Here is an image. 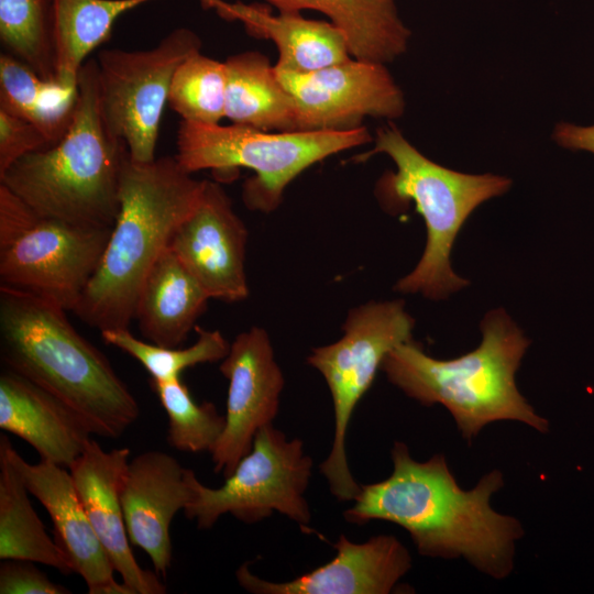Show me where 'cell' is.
<instances>
[{
  "mask_svg": "<svg viewBox=\"0 0 594 594\" xmlns=\"http://www.w3.org/2000/svg\"><path fill=\"white\" fill-rule=\"evenodd\" d=\"M279 12L316 10L326 14L344 35L356 59L387 63L406 51L409 29L398 15L395 0H265Z\"/></svg>",
  "mask_w": 594,
  "mask_h": 594,
  "instance_id": "7402d4cb",
  "label": "cell"
},
{
  "mask_svg": "<svg viewBox=\"0 0 594 594\" xmlns=\"http://www.w3.org/2000/svg\"><path fill=\"white\" fill-rule=\"evenodd\" d=\"M224 63L197 52L176 69L168 103L182 120L218 124L226 118Z\"/></svg>",
  "mask_w": 594,
  "mask_h": 594,
  "instance_id": "f546056e",
  "label": "cell"
},
{
  "mask_svg": "<svg viewBox=\"0 0 594 594\" xmlns=\"http://www.w3.org/2000/svg\"><path fill=\"white\" fill-rule=\"evenodd\" d=\"M77 89L64 135L14 162L0 174V184L44 218L112 228L120 206L121 173L130 155L103 118L96 58L82 65Z\"/></svg>",
  "mask_w": 594,
  "mask_h": 594,
  "instance_id": "277c9868",
  "label": "cell"
},
{
  "mask_svg": "<svg viewBox=\"0 0 594 594\" xmlns=\"http://www.w3.org/2000/svg\"><path fill=\"white\" fill-rule=\"evenodd\" d=\"M224 65L227 119L263 131H298L294 100L265 55L246 51Z\"/></svg>",
  "mask_w": 594,
  "mask_h": 594,
  "instance_id": "603a6c76",
  "label": "cell"
},
{
  "mask_svg": "<svg viewBox=\"0 0 594 594\" xmlns=\"http://www.w3.org/2000/svg\"><path fill=\"white\" fill-rule=\"evenodd\" d=\"M210 299L167 248L148 272L134 308L142 336L151 343L178 348Z\"/></svg>",
  "mask_w": 594,
  "mask_h": 594,
  "instance_id": "44dd1931",
  "label": "cell"
},
{
  "mask_svg": "<svg viewBox=\"0 0 594 594\" xmlns=\"http://www.w3.org/2000/svg\"><path fill=\"white\" fill-rule=\"evenodd\" d=\"M153 0H53L55 80L74 88L88 56L108 41L117 20ZM215 0H199L210 9Z\"/></svg>",
  "mask_w": 594,
  "mask_h": 594,
  "instance_id": "cb8c5ba5",
  "label": "cell"
},
{
  "mask_svg": "<svg viewBox=\"0 0 594 594\" xmlns=\"http://www.w3.org/2000/svg\"><path fill=\"white\" fill-rule=\"evenodd\" d=\"M481 330V344L459 358L435 359L410 340L393 349L381 370L410 398L425 406H444L468 441L498 420H517L547 432L548 421L515 382L530 341L503 308L487 312Z\"/></svg>",
  "mask_w": 594,
  "mask_h": 594,
  "instance_id": "5b68a950",
  "label": "cell"
},
{
  "mask_svg": "<svg viewBox=\"0 0 594 594\" xmlns=\"http://www.w3.org/2000/svg\"><path fill=\"white\" fill-rule=\"evenodd\" d=\"M392 461L387 479L361 485L354 504L343 514L348 522L391 521L408 531L421 556L464 558L498 580L510 574L515 543L524 531L516 518L491 507L492 495L504 484L499 471L464 491L442 454L417 462L407 446L396 441Z\"/></svg>",
  "mask_w": 594,
  "mask_h": 594,
  "instance_id": "6da1fadb",
  "label": "cell"
},
{
  "mask_svg": "<svg viewBox=\"0 0 594 594\" xmlns=\"http://www.w3.org/2000/svg\"><path fill=\"white\" fill-rule=\"evenodd\" d=\"M384 153L396 165L378 183L380 197L387 209L397 211L415 205L425 221L427 242L417 266L395 285L405 294L420 293L443 299L469 285L451 267V250L470 215L483 202L505 194L507 177L465 174L447 168L420 153L394 125L377 131L375 146L366 157Z\"/></svg>",
  "mask_w": 594,
  "mask_h": 594,
  "instance_id": "8992f818",
  "label": "cell"
},
{
  "mask_svg": "<svg viewBox=\"0 0 594 594\" xmlns=\"http://www.w3.org/2000/svg\"><path fill=\"white\" fill-rule=\"evenodd\" d=\"M129 448L103 450L92 438L68 469L80 502L114 571L134 594H164L157 573L144 570L131 550L120 501V481Z\"/></svg>",
  "mask_w": 594,
  "mask_h": 594,
  "instance_id": "ac0fdd59",
  "label": "cell"
},
{
  "mask_svg": "<svg viewBox=\"0 0 594 594\" xmlns=\"http://www.w3.org/2000/svg\"><path fill=\"white\" fill-rule=\"evenodd\" d=\"M77 99V87L46 80L8 53L0 55V109L36 125L51 144L65 133Z\"/></svg>",
  "mask_w": 594,
  "mask_h": 594,
  "instance_id": "484cf974",
  "label": "cell"
},
{
  "mask_svg": "<svg viewBox=\"0 0 594 594\" xmlns=\"http://www.w3.org/2000/svg\"><path fill=\"white\" fill-rule=\"evenodd\" d=\"M197 340L188 348H165L136 339L128 329L103 330L105 343L113 345L139 361L154 381L180 378V374L197 364L222 361L230 344L218 330L195 327Z\"/></svg>",
  "mask_w": 594,
  "mask_h": 594,
  "instance_id": "f1b7e54d",
  "label": "cell"
},
{
  "mask_svg": "<svg viewBox=\"0 0 594 594\" xmlns=\"http://www.w3.org/2000/svg\"><path fill=\"white\" fill-rule=\"evenodd\" d=\"M9 457L24 484L46 509L54 526V540L74 573L79 574L89 594H134L125 583L114 580V569L101 546L80 502L68 469L41 460L26 462L8 436L0 435Z\"/></svg>",
  "mask_w": 594,
  "mask_h": 594,
  "instance_id": "2e32d148",
  "label": "cell"
},
{
  "mask_svg": "<svg viewBox=\"0 0 594 594\" xmlns=\"http://www.w3.org/2000/svg\"><path fill=\"white\" fill-rule=\"evenodd\" d=\"M553 140L562 147L594 154V125L581 127L560 122L554 128Z\"/></svg>",
  "mask_w": 594,
  "mask_h": 594,
  "instance_id": "836d02e7",
  "label": "cell"
},
{
  "mask_svg": "<svg viewBox=\"0 0 594 594\" xmlns=\"http://www.w3.org/2000/svg\"><path fill=\"white\" fill-rule=\"evenodd\" d=\"M333 548L337 554L331 561L289 581L261 579L248 562L235 578L253 594H388L411 568L408 550L391 535L359 543L340 535Z\"/></svg>",
  "mask_w": 594,
  "mask_h": 594,
  "instance_id": "e0dca14e",
  "label": "cell"
},
{
  "mask_svg": "<svg viewBox=\"0 0 594 594\" xmlns=\"http://www.w3.org/2000/svg\"><path fill=\"white\" fill-rule=\"evenodd\" d=\"M371 140L364 127L273 132L182 120L175 157L191 174L212 169L224 178L240 167L252 169L255 175L243 184L242 200L250 210L270 212L280 204L287 185L306 168Z\"/></svg>",
  "mask_w": 594,
  "mask_h": 594,
  "instance_id": "52a82bcc",
  "label": "cell"
},
{
  "mask_svg": "<svg viewBox=\"0 0 594 594\" xmlns=\"http://www.w3.org/2000/svg\"><path fill=\"white\" fill-rule=\"evenodd\" d=\"M246 241L248 230L230 197L219 183L204 180L196 207L168 248L210 298L234 302L249 295Z\"/></svg>",
  "mask_w": 594,
  "mask_h": 594,
  "instance_id": "5bb4252c",
  "label": "cell"
},
{
  "mask_svg": "<svg viewBox=\"0 0 594 594\" xmlns=\"http://www.w3.org/2000/svg\"><path fill=\"white\" fill-rule=\"evenodd\" d=\"M219 370L229 381L226 427L211 459L213 471L227 477L250 452L257 431L273 424L284 376L270 337L260 327L237 336Z\"/></svg>",
  "mask_w": 594,
  "mask_h": 594,
  "instance_id": "4fadbf2b",
  "label": "cell"
},
{
  "mask_svg": "<svg viewBox=\"0 0 594 594\" xmlns=\"http://www.w3.org/2000/svg\"><path fill=\"white\" fill-rule=\"evenodd\" d=\"M41 217L28 202L0 184V249L28 231Z\"/></svg>",
  "mask_w": 594,
  "mask_h": 594,
  "instance_id": "d6a6232c",
  "label": "cell"
},
{
  "mask_svg": "<svg viewBox=\"0 0 594 594\" xmlns=\"http://www.w3.org/2000/svg\"><path fill=\"white\" fill-rule=\"evenodd\" d=\"M66 311L1 284V361L73 409L92 435L119 438L139 418V404L107 356L72 326Z\"/></svg>",
  "mask_w": 594,
  "mask_h": 594,
  "instance_id": "7a4b0ae2",
  "label": "cell"
},
{
  "mask_svg": "<svg viewBox=\"0 0 594 594\" xmlns=\"http://www.w3.org/2000/svg\"><path fill=\"white\" fill-rule=\"evenodd\" d=\"M201 40L177 28L147 50L109 48L99 52L98 88L101 111L110 131L136 162L155 160L161 120L174 74Z\"/></svg>",
  "mask_w": 594,
  "mask_h": 594,
  "instance_id": "30bf717a",
  "label": "cell"
},
{
  "mask_svg": "<svg viewBox=\"0 0 594 594\" xmlns=\"http://www.w3.org/2000/svg\"><path fill=\"white\" fill-rule=\"evenodd\" d=\"M0 428L28 442L41 460L66 469L92 435L67 405L6 367L0 374Z\"/></svg>",
  "mask_w": 594,
  "mask_h": 594,
  "instance_id": "d6986e66",
  "label": "cell"
},
{
  "mask_svg": "<svg viewBox=\"0 0 594 594\" xmlns=\"http://www.w3.org/2000/svg\"><path fill=\"white\" fill-rule=\"evenodd\" d=\"M414 326L403 300L370 301L349 311L338 341L312 349L307 358V363L323 376L333 403V440L320 472L340 502L354 501L361 490L345 452L354 408L373 384L386 355L413 340Z\"/></svg>",
  "mask_w": 594,
  "mask_h": 594,
  "instance_id": "ba28073f",
  "label": "cell"
},
{
  "mask_svg": "<svg viewBox=\"0 0 594 594\" xmlns=\"http://www.w3.org/2000/svg\"><path fill=\"white\" fill-rule=\"evenodd\" d=\"M0 41L6 53L55 80L53 0H0Z\"/></svg>",
  "mask_w": 594,
  "mask_h": 594,
  "instance_id": "4316f807",
  "label": "cell"
},
{
  "mask_svg": "<svg viewBox=\"0 0 594 594\" xmlns=\"http://www.w3.org/2000/svg\"><path fill=\"white\" fill-rule=\"evenodd\" d=\"M312 459L300 439H288L273 424L255 435L250 452L217 488L194 482L195 497L184 509L199 529H210L230 514L245 524H254L277 512L307 526L311 515L305 493Z\"/></svg>",
  "mask_w": 594,
  "mask_h": 594,
  "instance_id": "9c48e42d",
  "label": "cell"
},
{
  "mask_svg": "<svg viewBox=\"0 0 594 594\" xmlns=\"http://www.w3.org/2000/svg\"><path fill=\"white\" fill-rule=\"evenodd\" d=\"M24 481L0 443V559L29 560L74 573L29 498Z\"/></svg>",
  "mask_w": 594,
  "mask_h": 594,
  "instance_id": "d4e9b609",
  "label": "cell"
},
{
  "mask_svg": "<svg viewBox=\"0 0 594 594\" xmlns=\"http://www.w3.org/2000/svg\"><path fill=\"white\" fill-rule=\"evenodd\" d=\"M29 560L7 559L0 563V594H68L70 591L52 582Z\"/></svg>",
  "mask_w": 594,
  "mask_h": 594,
  "instance_id": "1f68e13d",
  "label": "cell"
},
{
  "mask_svg": "<svg viewBox=\"0 0 594 594\" xmlns=\"http://www.w3.org/2000/svg\"><path fill=\"white\" fill-rule=\"evenodd\" d=\"M151 386L168 418V444L183 452L211 453L226 427L215 404L196 403L182 378L151 380Z\"/></svg>",
  "mask_w": 594,
  "mask_h": 594,
  "instance_id": "83f0119b",
  "label": "cell"
},
{
  "mask_svg": "<svg viewBox=\"0 0 594 594\" xmlns=\"http://www.w3.org/2000/svg\"><path fill=\"white\" fill-rule=\"evenodd\" d=\"M275 70L294 100L298 131L354 129L364 117L396 119L405 109L382 63L350 57L311 72Z\"/></svg>",
  "mask_w": 594,
  "mask_h": 594,
  "instance_id": "7c38bea8",
  "label": "cell"
},
{
  "mask_svg": "<svg viewBox=\"0 0 594 594\" xmlns=\"http://www.w3.org/2000/svg\"><path fill=\"white\" fill-rule=\"evenodd\" d=\"M50 145L36 125L0 109V174L21 157Z\"/></svg>",
  "mask_w": 594,
  "mask_h": 594,
  "instance_id": "4dcf8cb0",
  "label": "cell"
},
{
  "mask_svg": "<svg viewBox=\"0 0 594 594\" xmlns=\"http://www.w3.org/2000/svg\"><path fill=\"white\" fill-rule=\"evenodd\" d=\"M196 474L170 454L151 450L129 460L120 481V501L131 544L151 559L157 574L172 564L170 525L195 497Z\"/></svg>",
  "mask_w": 594,
  "mask_h": 594,
  "instance_id": "9a60e30c",
  "label": "cell"
},
{
  "mask_svg": "<svg viewBox=\"0 0 594 594\" xmlns=\"http://www.w3.org/2000/svg\"><path fill=\"white\" fill-rule=\"evenodd\" d=\"M111 229L41 217L0 249V282L73 311L99 266Z\"/></svg>",
  "mask_w": 594,
  "mask_h": 594,
  "instance_id": "8fae6325",
  "label": "cell"
},
{
  "mask_svg": "<svg viewBox=\"0 0 594 594\" xmlns=\"http://www.w3.org/2000/svg\"><path fill=\"white\" fill-rule=\"evenodd\" d=\"M202 186L175 156L127 158L109 241L73 310L81 321L100 331L129 328L148 272L196 207Z\"/></svg>",
  "mask_w": 594,
  "mask_h": 594,
  "instance_id": "3957f363",
  "label": "cell"
},
{
  "mask_svg": "<svg viewBox=\"0 0 594 594\" xmlns=\"http://www.w3.org/2000/svg\"><path fill=\"white\" fill-rule=\"evenodd\" d=\"M212 9L224 20L240 21L253 36L277 47L278 69L311 72L350 58L342 32L331 22L304 18L300 12L270 13L256 3L217 0Z\"/></svg>",
  "mask_w": 594,
  "mask_h": 594,
  "instance_id": "ffe728a7",
  "label": "cell"
}]
</instances>
